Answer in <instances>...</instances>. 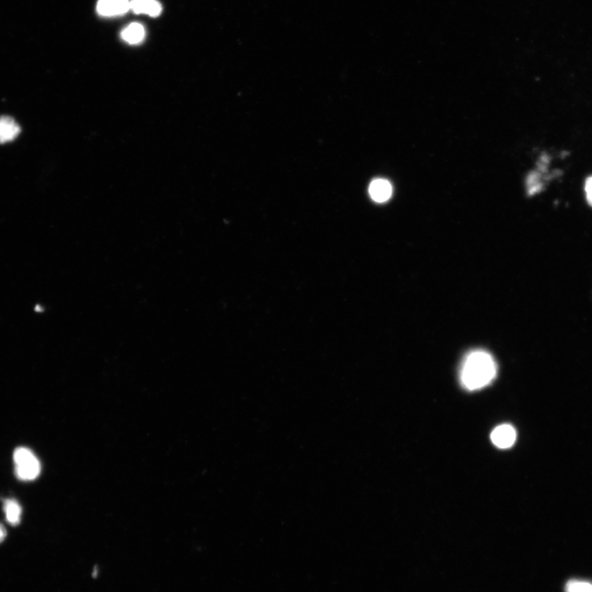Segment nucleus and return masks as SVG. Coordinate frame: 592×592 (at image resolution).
<instances>
[{
	"instance_id": "nucleus-1",
	"label": "nucleus",
	"mask_w": 592,
	"mask_h": 592,
	"mask_svg": "<svg viewBox=\"0 0 592 592\" xmlns=\"http://www.w3.org/2000/svg\"><path fill=\"white\" fill-rule=\"evenodd\" d=\"M497 375L494 358L486 351H474L467 355L461 370V382L469 390H477L490 384Z\"/></svg>"
},
{
	"instance_id": "nucleus-2",
	"label": "nucleus",
	"mask_w": 592,
	"mask_h": 592,
	"mask_svg": "<svg viewBox=\"0 0 592 592\" xmlns=\"http://www.w3.org/2000/svg\"><path fill=\"white\" fill-rule=\"evenodd\" d=\"M14 461L16 477L23 482H30L38 477L40 464L32 451L21 447L14 451Z\"/></svg>"
},
{
	"instance_id": "nucleus-3",
	"label": "nucleus",
	"mask_w": 592,
	"mask_h": 592,
	"mask_svg": "<svg viewBox=\"0 0 592 592\" xmlns=\"http://www.w3.org/2000/svg\"><path fill=\"white\" fill-rule=\"evenodd\" d=\"M98 14L104 16H115L126 14L130 10V0H99Z\"/></svg>"
},
{
	"instance_id": "nucleus-4",
	"label": "nucleus",
	"mask_w": 592,
	"mask_h": 592,
	"mask_svg": "<svg viewBox=\"0 0 592 592\" xmlns=\"http://www.w3.org/2000/svg\"><path fill=\"white\" fill-rule=\"evenodd\" d=\"M517 434L514 428L509 425L498 426L491 434L493 444L500 449L510 448L516 441Z\"/></svg>"
},
{
	"instance_id": "nucleus-5",
	"label": "nucleus",
	"mask_w": 592,
	"mask_h": 592,
	"mask_svg": "<svg viewBox=\"0 0 592 592\" xmlns=\"http://www.w3.org/2000/svg\"><path fill=\"white\" fill-rule=\"evenodd\" d=\"M368 191L372 200L377 202H384L391 198L392 187L388 180L377 179L372 182Z\"/></svg>"
},
{
	"instance_id": "nucleus-6",
	"label": "nucleus",
	"mask_w": 592,
	"mask_h": 592,
	"mask_svg": "<svg viewBox=\"0 0 592 592\" xmlns=\"http://www.w3.org/2000/svg\"><path fill=\"white\" fill-rule=\"evenodd\" d=\"M130 10L134 11L135 14L157 16L161 14L163 8L156 0H132L130 1Z\"/></svg>"
},
{
	"instance_id": "nucleus-7",
	"label": "nucleus",
	"mask_w": 592,
	"mask_h": 592,
	"mask_svg": "<svg viewBox=\"0 0 592 592\" xmlns=\"http://www.w3.org/2000/svg\"><path fill=\"white\" fill-rule=\"evenodd\" d=\"M20 128L14 119L0 117V143L11 142L19 136Z\"/></svg>"
},
{
	"instance_id": "nucleus-8",
	"label": "nucleus",
	"mask_w": 592,
	"mask_h": 592,
	"mask_svg": "<svg viewBox=\"0 0 592 592\" xmlns=\"http://www.w3.org/2000/svg\"><path fill=\"white\" fill-rule=\"evenodd\" d=\"M3 512L5 513L8 523L12 525H16L20 523L22 508H21L18 501L14 499L3 500Z\"/></svg>"
},
{
	"instance_id": "nucleus-9",
	"label": "nucleus",
	"mask_w": 592,
	"mask_h": 592,
	"mask_svg": "<svg viewBox=\"0 0 592 592\" xmlns=\"http://www.w3.org/2000/svg\"><path fill=\"white\" fill-rule=\"evenodd\" d=\"M121 36L128 44H139L144 39L145 29L139 23H132L124 29L121 33Z\"/></svg>"
},
{
	"instance_id": "nucleus-10",
	"label": "nucleus",
	"mask_w": 592,
	"mask_h": 592,
	"mask_svg": "<svg viewBox=\"0 0 592 592\" xmlns=\"http://www.w3.org/2000/svg\"><path fill=\"white\" fill-rule=\"evenodd\" d=\"M566 592H592V582L581 580H570L567 582Z\"/></svg>"
},
{
	"instance_id": "nucleus-11",
	"label": "nucleus",
	"mask_w": 592,
	"mask_h": 592,
	"mask_svg": "<svg viewBox=\"0 0 592 592\" xmlns=\"http://www.w3.org/2000/svg\"><path fill=\"white\" fill-rule=\"evenodd\" d=\"M585 190L587 200L589 201V204L592 206V176L587 179L585 185Z\"/></svg>"
},
{
	"instance_id": "nucleus-12",
	"label": "nucleus",
	"mask_w": 592,
	"mask_h": 592,
	"mask_svg": "<svg viewBox=\"0 0 592 592\" xmlns=\"http://www.w3.org/2000/svg\"><path fill=\"white\" fill-rule=\"evenodd\" d=\"M7 536V531L5 528L3 527L2 524H0V543L5 539Z\"/></svg>"
}]
</instances>
